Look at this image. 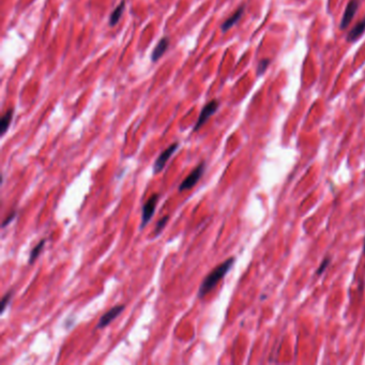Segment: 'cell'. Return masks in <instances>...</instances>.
<instances>
[{"label": "cell", "mask_w": 365, "mask_h": 365, "mask_svg": "<svg viewBox=\"0 0 365 365\" xmlns=\"http://www.w3.org/2000/svg\"><path fill=\"white\" fill-rule=\"evenodd\" d=\"M358 8H359V0H352V1H349V3L346 6L345 12H344L343 18H342L341 29H346V28L348 27L350 22L353 20Z\"/></svg>", "instance_id": "cell-7"}, {"label": "cell", "mask_w": 365, "mask_h": 365, "mask_svg": "<svg viewBox=\"0 0 365 365\" xmlns=\"http://www.w3.org/2000/svg\"><path fill=\"white\" fill-rule=\"evenodd\" d=\"M178 147H179V144L175 143V144L171 145L167 149H165L162 153L160 154L159 158L156 161V163H154V165H153V173L154 174H159V173H161L163 171V168L165 167L167 161L170 160V158L175 153V151L178 149Z\"/></svg>", "instance_id": "cell-5"}, {"label": "cell", "mask_w": 365, "mask_h": 365, "mask_svg": "<svg viewBox=\"0 0 365 365\" xmlns=\"http://www.w3.org/2000/svg\"><path fill=\"white\" fill-rule=\"evenodd\" d=\"M219 105H220L219 101L212 100V101H210L209 103H207L205 106H203V108L200 111L198 120L194 126V131H198L201 128V126L206 123V121L208 120V119L215 113V111L217 110V108H219Z\"/></svg>", "instance_id": "cell-4"}, {"label": "cell", "mask_w": 365, "mask_h": 365, "mask_svg": "<svg viewBox=\"0 0 365 365\" xmlns=\"http://www.w3.org/2000/svg\"><path fill=\"white\" fill-rule=\"evenodd\" d=\"M124 308H125L124 305H116L113 308H110L109 311H107L100 318L99 322H97L96 329H103L105 327H107L111 321H114L118 316L124 311Z\"/></svg>", "instance_id": "cell-6"}, {"label": "cell", "mask_w": 365, "mask_h": 365, "mask_svg": "<svg viewBox=\"0 0 365 365\" xmlns=\"http://www.w3.org/2000/svg\"><path fill=\"white\" fill-rule=\"evenodd\" d=\"M363 252H364V254H365V240H364V248H363Z\"/></svg>", "instance_id": "cell-19"}, {"label": "cell", "mask_w": 365, "mask_h": 365, "mask_svg": "<svg viewBox=\"0 0 365 365\" xmlns=\"http://www.w3.org/2000/svg\"><path fill=\"white\" fill-rule=\"evenodd\" d=\"M168 45H170V39L167 37L161 39L160 42L158 43V45L154 48L152 55H151V61L152 62H157L162 56L165 54V52L167 51Z\"/></svg>", "instance_id": "cell-8"}, {"label": "cell", "mask_w": 365, "mask_h": 365, "mask_svg": "<svg viewBox=\"0 0 365 365\" xmlns=\"http://www.w3.org/2000/svg\"><path fill=\"white\" fill-rule=\"evenodd\" d=\"M11 298H12V291L6 292L4 294V296L2 297V300H1V314H3V312L5 310V307L9 305V302H10Z\"/></svg>", "instance_id": "cell-15"}, {"label": "cell", "mask_w": 365, "mask_h": 365, "mask_svg": "<svg viewBox=\"0 0 365 365\" xmlns=\"http://www.w3.org/2000/svg\"><path fill=\"white\" fill-rule=\"evenodd\" d=\"M13 113H14L13 108L8 109L5 111V114L2 116L1 120H0V132H1V135H4L5 132L8 131L13 119Z\"/></svg>", "instance_id": "cell-11"}, {"label": "cell", "mask_w": 365, "mask_h": 365, "mask_svg": "<svg viewBox=\"0 0 365 365\" xmlns=\"http://www.w3.org/2000/svg\"><path fill=\"white\" fill-rule=\"evenodd\" d=\"M45 242H46V239H42V240H41V241L36 245V247H34V248L31 250V252H30V256H29V261H28V262H29V265H32V264L34 263V261H36V259L39 257V255L41 254V251L43 250V248H44Z\"/></svg>", "instance_id": "cell-13"}, {"label": "cell", "mask_w": 365, "mask_h": 365, "mask_svg": "<svg viewBox=\"0 0 365 365\" xmlns=\"http://www.w3.org/2000/svg\"><path fill=\"white\" fill-rule=\"evenodd\" d=\"M364 31H365V18H364V19H362L361 22L358 23V24L353 28L352 31H350V32L348 33L347 41H348V42H355L356 40H358V39H359V38L362 36Z\"/></svg>", "instance_id": "cell-10"}, {"label": "cell", "mask_w": 365, "mask_h": 365, "mask_svg": "<svg viewBox=\"0 0 365 365\" xmlns=\"http://www.w3.org/2000/svg\"><path fill=\"white\" fill-rule=\"evenodd\" d=\"M15 215H16V213H15V212H12V213L10 214V216H6V217H5V220H4V221H3V223H2V228H5L6 226H8L9 224L14 220V217H15Z\"/></svg>", "instance_id": "cell-18"}, {"label": "cell", "mask_w": 365, "mask_h": 365, "mask_svg": "<svg viewBox=\"0 0 365 365\" xmlns=\"http://www.w3.org/2000/svg\"><path fill=\"white\" fill-rule=\"evenodd\" d=\"M168 219H170V215H166V216L162 217V219L158 221L157 225H156V229H154V236L158 237L161 233H162L164 227L166 226V224L168 222Z\"/></svg>", "instance_id": "cell-14"}, {"label": "cell", "mask_w": 365, "mask_h": 365, "mask_svg": "<svg viewBox=\"0 0 365 365\" xmlns=\"http://www.w3.org/2000/svg\"><path fill=\"white\" fill-rule=\"evenodd\" d=\"M269 63H270L269 59H265V60H262L261 62H259V66H258V69H257L258 75H261L265 72V70L267 69V67L269 66Z\"/></svg>", "instance_id": "cell-16"}, {"label": "cell", "mask_w": 365, "mask_h": 365, "mask_svg": "<svg viewBox=\"0 0 365 365\" xmlns=\"http://www.w3.org/2000/svg\"><path fill=\"white\" fill-rule=\"evenodd\" d=\"M243 12H244V5H241L240 8L238 9V10L233 14V15H231L229 18H227V19L225 20V22L223 23V25H222V31L225 32V31H227L228 29H230V28L233 27V26L238 22V20H239V19L241 18Z\"/></svg>", "instance_id": "cell-9"}, {"label": "cell", "mask_w": 365, "mask_h": 365, "mask_svg": "<svg viewBox=\"0 0 365 365\" xmlns=\"http://www.w3.org/2000/svg\"><path fill=\"white\" fill-rule=\"evenodd\" d=\"M160 199L159 194H153L151 195L149 199L145 202L143 207V212H142V224H140V229H144L147 224L150 222L152 216L154 214V210L157 208V205Z\"/></svg>", "instance_id": "cell-3"}, {"label": "cell", "mask_w": 365, "mask_h": 365, "mask_svg": "<svg viewBox=\"0 0 365 365\" xmlns=\"http://www.w3.org/2000/svg\"><path fill=\"white\" fill-rule=\"evenodd\" d=\"M203 173H205V162H201L188 174V176L183 181L181 182L178 187L179 192H183L186 191V189L192 188L199 181Z\"/></svg>", "instance_id": "cell-2"}, {"label": "cell", "mask_w": 365, "mask_h": 365, "mask_svg": "<svg viewBox=\"0 0 365 365\" xmlns=\"http://www.w3.org/2000/svg\"><path fill=\"white\" fill-rule=\"evenodd\" d=\"M124 8H125V1H121V3L119 4L117 8L113 11V13L110 14V17H109V26L114 27L118 24L119 19H120L122 13L124 11Z\"/></svg>", "instance_id": "cell-12"}, {"label": "cell", "mask_w": 365, "mask_h": 365, "mask_svg": "<svg viewBox=\"0 0 365 365\" xmlns=\"http://www.w3.org/2000/svg\"><path fill=\"white\" fill-rule=\"evenodd\" d=\"M329 264H330V258L327 257V258L324 259V262L321 263V265L319 266V268L317 269V272H316V273H317V275H320L321 273H324V271L328 268Z\"/></svg>", "instance_id": "cell-17"}, {"label": "cell", "mask_w": 365, "mask_h": 365, "mask_svg": "<svg viewBox=\"0 0 365 365\" xmlns=\"http://www.w3.org/2000/svg\"><path fill=\"white\" fill-rule=\"evenodd\" d=\"M235 261H236L235 257H230L227 259V261L217 266L216 268H214L211 272L209 273V274L205 277V279L202 280V283L198 289L197 296L200 299H202L206 296V294H208L210 291H211L217 285V283H219L220 280L227 274L228 271L231 269V267L234 266Z\"/></svg>", "instance_id": "cell-1"}]
</instances>
